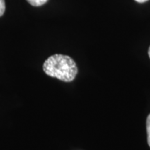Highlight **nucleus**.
I'll return each instance as SVG.
<instances>
[{
  "label": "nucleus",
  "instance_id": "3",
  "mask_svg": "<svg viewBox=\"0 0 150 150\" xmlns=\"http://www.w3.org/2000/svg\"><path fill=\"white\" fill-rule=\"evenodd\" d=\"M146 128H147V142L148 145L150 147V114L148 115L146 121Z\"/></svg>",
  "mask_w": 150,
  "mask_h": 150
},
{
  "label": "nucleus",
  "instance_id": "2",
  "mask_svg": "<svg viewBox=\"0 0 150 150\" xmlns=\"http://www.w3.org/2000/svg\"><path fill=\"white\" fill-rule=\"evenodd\" d=\"M33 6H40L48 1V0H27Z\"/></svg>",
  "mask_w": 150,
  "mask_h": 150
},
{
  "label": "nucleus",
  "instance_id": "4",
  "mask_svg": "<svg viewBox=\"0 0 150 150\" xmlns=\"http://www.w3.org/2000/svg\"><path fill=\"white\" fill-rule=\"evenodd\" d=\"M6 10L5 0H0V17L2 16Z\"/></svg>",
  "mask_w": 150,
  "mask_h": 150
},
{
  "label": "nucleus",
  "instance_id": "1",
  "mask_svg": "<svg viewBox=\"0 0 150 150\" xmlns=\"http://www.w3.org/2000/svg\"><path fill=\"white\" fill-rule=\"evenodd\" d=\"M43 71L48 76L65 82H71L78 73L75 61L69 56L54 54L43 63Z\"/></svg>",
  "mask_w": 150,
  "mask_h": 150
},
{
  "label": "nucleus",
  "instance_id": "6",
  "mask_svg": "<svg viewBox=\"0 0 150 150\" xmlns=\"http://www.w3.org/2000/svg\"><path fill=\"white\" fill-rule=\"evenodd\" d=\"M148 54H149V58H150V47H149V51H148Z\"/></svg>",
  "mask_w": 150,
  "mask_h": 150
},
{
  "label": "nucleus",
  "instance_id": "5",
  "mask_svg": "<svg viewBox=\"0 0 150 150\" xmlns=\"http://www.w3.org/2000/svg\"><path fill=\"white\" fill-rule=\"evenodd\" d=\"M136 1H138V2L139 3H143V2H145V1H148V0H136Z\"/></svg>",
  "mask_w": 150,
  "mask_h": 150
}]
</instances>
